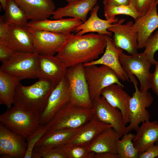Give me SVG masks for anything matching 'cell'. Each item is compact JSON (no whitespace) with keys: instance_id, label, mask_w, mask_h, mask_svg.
<instances>
[{"instance_id":"6da1fadb","label":"cell","mask_w":158,"mask_h":158,"mask_svg":"<svg viewBox=\"0 0 158 158\" xmlns=\"http://www.w3.org/2000/svg\"><path fill=\"white\" fill-rule=\"evenodd\" d=\"M106 46L104 35L91 32L81 35L70 33L56 56L68 68L91 62L104 53Z\"/></svg>"},{"instance_id":"7a4b0ae2","label":"cell","mask_w":158,"mask_h":158,"mask_svg":"<svg viewBox=\"0 0 158 158\" xmlns=\"http://www.w3.org/2000/svg\"><path fill=\"white\" fill-rule=\"evenodd\" d=\"M57 84L42 79L29 86L23 85L20 82L16 89L13 106L27 111L38 113L40 116Z\"/></svg>"},{"instance_id":"3957f363","label":"cell","mask_w":158,"mask_h":158,"mask_svg":"<svg viewBox=\"0 0 158 158\" xmlns=\"http://www.w3.org/2000/svg\"><path fill=\"white\" fill-rule=\"evenodd\" d=\"M40 115L13 106L0 116V123L13 132L26 139L37 128Z\"/></svg>"},{"instance_id":"277c9868","label":"cell","mask_w":158,"mask_h":158,"mask_svg":"<svg viewBox=\"0 0 158 158\" xmlns=\"http://www.w3.org/2000/svg\"><path fill=\"white\" fill-rule=\"evenodd\" d=\"M94 116L91 109L78 106L69 102L45 125L47 131L78 128L83 126Z\"/></svg>"},{"instance_id":"5b68a950","label":"cell","mask_w":158,"mask_h":158,"mask_svg":"<svg viewBox=\"0 0 158 158\" xmlns=\"http://www.w3.org/2000/svg\"><path fill=\"white\" fill-rule=\"evenodd\" d=\"M130 82L134 85L135 91L130 101L129 107V125L126 126L125 132L127 133L139 127L141 123L150 120V114L146 108L152 104L153 99L148 90L141 91L138 87V82L135 76L128 74Z\"/></svg>"},{"instance_id":"8992f818","label":"cell","mask_w":158,"mask_h":158,"mask_svg":"<svg viewBox=\"0 0 158 158\" xmlns=\"http://www.w3.org/2000/svg\"><path fill=\"white\" fill-rule=\"evenodd\" d=\"M39 56L34 52L15 53L9 60L2 63L0 71L20 80L37 78Z\"/></svg>"},{"instance_id":"52a82bcc","label":"cell","mask_w":158,"mask_h":158,"mask_svg":"<svg viewBox=\"0 0 158 158\" xmlns=\"http://www.w3.org/2000/svg\"><path fill=\"white\" fill-rule=\"evenodd\" d=\"M65 76L67 78L70 90L69 102L82 107L92 109L91 99L85 76V66L80 63L68 68Z\"/></svg>"},{"instance_id":"ba28073f","label":"cell","mask_w":158,"mask_h":158,"mask_svg":"<svg viewBox=\"0 0 158 158\" xmlns=\"http://www.w3.org/2000/svg\"><path fill=\"white\" fill-rule=\"evenodd\" d=\"M119 60L127 75H133L138 79L141 91L150 88L152 73L150 68L152 64L143 52L128 55L122 52Z\"/></svg>"},{"instance_id":"9c48e42d","label":"cell","mask_w":158,"mask_h":158,"mask_svg":"<svg viewBox=\"0 0 158 158\" xmlns=\"http://www.w3.org/2000/svg\"><path fill=\"white\" fill-rule=\"evenodd\" d=\"M85 66V78L92 101L100 97L102 90L111 85L118 84L124 88L116 73L108 67L104 65Z\"/></svg>"},{"instance_id":"30bf717a","label":"cell","mask_w":158,"mask_h":158,"mask_svg":"<svg viewBox=\"0 0 158 158\" xmlns=\"http://www.w3.org/2000/svg\"><path fill=\"white\" fill-rule=\"evenodd\" d=\"M94 116L101 121L111 125L121 138L125 134L126 126L121 111L110 104L102 96L92 101Z\"/></svg>"},{"instance_id":"8fae6325","label":"cell","mask_w":158,"mask_h":158,"mask_svg":"<svg viewBox=\"0 0 158 158\" xmlns=\"http://www.w3.org/2000/svg\"><path fill=\"white\" fill-rule=\"evenodd\" d=\"M70 96L69 83L65 76L51 92L45 109L40 116V124L46 125L49 123L56 113L69 102Z\"/></svg>"},{"instance_id":"7c38bea8","label":"cell","mask_w":158,"mask_h":158,"mask_svg":"<svg viewBox=\"0 0 158 158\" xmlns=\"http://www.w3.org/2000/svg\"><path fill=\"white\" fill-rule=\"evenodd\" d=\"M125 19L122 18L114 25L108 29L114 33L113 42L116 47L124 50L130 54L138 53V35L133 29V23L131 21L123 24Z\"/></svg>"},{"instance_id":"4fadbf2b","label":"cell","mask_w":158,"mask_h":158,"mask_svg":"<svg viewBox=\"0 0 158 158\" xmlns=\"http://www.w3.org/2000/svg\"><path fill=\"white\" fill-rule=\"evenodd\" d=\"M28 27L32 37L34 52L39 55L54 56L64 43L67 35Z\"/></svg>"},{"instance_id":"5bb4252c","label":"cell","mask_w":158,"mask_h":158,"mask_svg":"<svg viewBox=\"0 0 158 158\" xmlns=\"http://www.w3.org/2000/svg\"><path fill=\"white\" fill-rule=\"evenodd\" d=\"M26 139L0 123V154L24 158L27 148Z\"/></svg>"},{"instance_id":"9a60e30c","label":"cell","mask_w":158,"mask_h":158,"mask_svg":"<svg viewBox=\"0 0 158 158\" xmlns=\"http://www.w3.org/2000/svg\"><path fill=\"white\" fill-rule=\"evenodd\" d=\"M104 36L106 46L102 56L91 62L83 64L84 66H106L114 71L120 80L123 81H129L128 75L123 69L119 60V56L123 50L116 47L114 45L111 37L106 35Z\"/></svg>"},{"instance_id":"2e32d148","label":"cell","mask_w":158,"mask_h":158,"mask_svg":"<svg viewBox=\"0 0 158 158\" xmlns=\"http://www.w3.org/2000/svg\"><path fill=\"white\" fill-rule=\"evenodd\" d=\"M67 68L56 56L39 55L37 78L57 84L65 77Z\"/></svg>"},{"instance_id":"e0dca14e","label":"cell","mask_w":158,"mask_h":158,"mask_svg":"<svg viewBox=\"0 0 158 158\" xmlns=\"http://www.w3.org/2000/svg\"><path fill=\"white\" fill-rule=\"evenodd\" d=\"M157 4H155L147 13L135 20L133 28L137 33L138 49L145 48L148 38L158 28Z\"/></svg>"},{"instance_id":"ac0fdd59","label":"cell","mask_w":158,"mask_h":158,"mask_svg":"<svg viewBox=\"0 0 158 158\" xmlns=\"http://www.w3.org/2000/svg\"><path fill=\"white\" fill-rule=\"evenodd\" d=\"M83 23L80 20L73 18L54 20L47 19L38 21L30 20L28 22L27 26L35 30L47 31L66 35L75 32L77 27Z\"/></svg>"},{"instance_id":"d6986e66","label":"cell","mask_w":158,"mask_h":158,"mask_svg":"<svg viewBox=\"0 0 158 158\" xmlns=\"http://www.w3.org/2000/svg\"><path fill=\"white\" fill-rule=\"evenodd\" d=\"M100 7L96 5L90 11V16L85 22L78 26L75 32L76 35H81L88 32H97L102 35L112 36V32L108 29L114 25L119 20L116 17L109 19L103 20L99 18L97 15Z\"/></svg>"},{"instance_id":"ffe728a7","label":"cell","mask_w":158,"mask_h":158,"mask_svg":"<svg viewBox=\"0 0 158 158\" xmlns=\"http://www.w3.org/2000/svg\"><path fill=\"white\" fill-rule=\"evenodd\" d=\"M24 11L29 19L38 21L48 19L56 7L52 0H13Z\"/></svg>"},{"instance_id":"44dd1931","label":"cell","mask_w":158,"mask_h":158,"mask_svg":"<svg viewBox=\"0 0 158 158\" xmlns=\"http://www.w3.org/2000/svg\"><path fill=\"white\" fill-rule=\"evenodd\" d=\"M5 41L15 53L34 52L32 37L28 26L10 24Z\"/></svg>"},{"instance_id":"7402d4cb","label":"cell","mask_w":158,"mask_h":158,"mask_svg":"<svg viewBox=\"0 0 158 158\" xmlns=\"http://www.w3.org/2000/svg\"><path fill=\"white\" fill-rule=\"evenodd\" d=\"M123 88L118 84H112L102 89L100 95L111 106L121 111L124 123L126 125L129 122V107L131 97Z\"/></svg>"},{"instance_id":"603a6c76","label":"cell","mask_w":158,"mask_h":158,"mask_svg":"<svg viewBox=\"0 0 158 158\" xmlns=\"http://www.w3.org/2000/svg\"><path fill=\"white\" fill-rule=\"evenodd\" d=\"M98 0H80L68 3L66 6L56 9L52 15L53 19L66 17L75 18L83 22L87 20V16L97 3Z\"/></svg>"},{"instance_id":"cb8c5ba5","label":"cell","mask_w":158,"mask_h":158,"mask_svg":"<svg viewBox=\"0 0 158 158\" xmlns=\"http://www.w3.org/2000/svg\"><path fill=\"white\" fill-rule=\"evenodd\" d=\"M110 127L112 126L101 121L94 116L82 126L68 143L88 147L98 135Z\"/></svg>"},{"instance_id":"d4e9b609","label":"cell","mask_w":158,"mask_h":158,"mask_svg":"<svg viewBox=\"0 0 158 158\" xmlns=\"http://www.w3.org/2000/svg\"><path fill=\"white\" fill-rule=\"evenodd\" d=\"M135 130L133 142L138 154L144 152L149 145L158 142V122L147 120Z\"/></svg>"},{"instance_id":"484cf974","label":"cell","mask_w":158,"mask_h":158,"mask_svg":"<svg viewBox=\"0 0 158 158\" xmlns=\"http://www.w3.org/2000/svg\"><path fill=\"white\" fill-rule=\"evenodd\" d=\"M121 137L112 127L108 128L98 135L88 146L90 152H109L117 154V143Z\"/></svg>"},{"instance_id":"4316f807","label":"cell","mask_w":158,"mask_h":158,"mask_svg":"<svg viewBox=\"0 0 158 158\" xmlns=\"http://www.w3.org/2000/svg\"><path fill=\"white\" fill-rule=\"evenodd\" d=\"M82 127L47 131L35 147L51 148L63 146L69 142Z\"/></svg>"},{"instance_id":"83f0119b","label":"cell","mask_w":158,"mask_h":158,"mask_svg":"<svg viewBox=\"0 0 158 158\" xmlns=\"http://www.w3.org/2000/svg\"><path fill=\"white\" fill-rule=\"evenodd\" d=\"M20 80L0 71V104L5 105L8 109L13 105L16 89Z\"/></svg>"},{"instance_id":"f1b7e54d","label":"cell","mask_w":158,"mask_h":158,"mask_svg":"<svg viewBox=\"0 0 158 158\" xmlns=\"http://www.w3.org/2000/svg\"><path fill=\"white\" fill-rule=\"evenodd\" d=\"M4 15L10 24L28 26L29 19L24 11L13 0H7Z\"/></svg>"},{"instance_id":"f546056e","label":"cell","mask_w":158,"mask_h":158,"mask_svg":"<svg viewBox=\"0 0 158 158\" xmlns=\"http://www.w3.org/2000/svg\"><path fill=\"white\" fill-rule=\"evenodd\" d=\"M135 134L130 133L125 134L117 143L119 158H138V153L133 142Z\"/></svg>"},{"instance_id":"4dcf8cb0","label":"cell","mask_w":158,"mask_h":158,"mask_svg":"<svg viewBox=\"0 0 158 158\" xmlns=\"http://www.w3.org/2000/svg\"><path fill=\"white\" fill-rule=\"evenodd\" d=\"M104 14L106 18L109 19L118 15H125L132 17L135 20L141 16L130 4L116 6H104Z\"/></svg>"},{"instance_id":"1f68e13d","label":"cell","mask_w":158,"mask_h":158,"mask_svg":"<svg viewBox=\"0 0 158 158\" xmlns=\"http://www.w3.org/2000/svg\"><path fill=\"white\" fill-rule=\"evenodd\" d=\"M66 158H93L95 153L90 152L87 147L71 143L63 146Z\"/></svg>"},{"instance_id":"d6a6232c","label":"cell","mask_w":158,"mask_h":158,"mask_svg":"<svg viewBox=\"0 0 158 158\" xmlns=\"http://www.w3.org/2000/svg\"><path fill=\"white\" fill-rule=\"evenodd\" d=\"M47 130L45 125L40 124L37 130L26 138L27 148L24 158H31L35 147Z\"/></svg>"},{"instance_id":"836d02e7","label":"cell","mask_w":158,"mask_h":158,"mask_svg":"<svg viewBox=\"0 0 158 158\" xmlns=\"http://www.w3.org/2000/svg\"><path fill=\"white\" fill-rule=\"evenodd\" d=\"M145 48L143 53L152 64L154 65L157 61L154 59V54L158 50V30L149 37Z\"/></svg>"},{"instance_id":"e575fe53","label":"cell","mask_w":158,"mask_h":158,"mask_svg":"<svg viewBox=\"0 0 158 158\" xmlns=\"http://www.w3.org/2000/svg\"><path fill=\"white\" fill-rule=\"evenodd\" d=\"M33 151L39 153L43 158H66L63 146L51 148L35 147Z\"/></svg>"},{"instance_id":"d590c367","label":"cell","mask_w":158,"mask_h":158,"mask_svg":"<svg viewBox=\"0 0 158 158\" xmlns=\"http://www.w3.org/2000/svg\"><path fill=\"white\" fill-rule=\"evenodd\" d=\"M155 3L156 0H129V4L141 15L147 13Z\"/></svg>"},{"instance_id":"8d00e7d4","label":"cell","mask_w":158,"mask_h":158,"mask_svg":"<svg viewBox=\"0 0 158 158\" xmlns=\"http://www.w3.org/2000/svg\"><path fill=\"white\" fill-rule=\"evenodd\" d=\"M15 53L5 41H0V61L2 63L9 60Z\"/></svg>"},{"instance_id":"74e56055","label":"cell","mask_w":158,"mask_h":158,"mask_svg":"<svg viewBox=\"0 0 158 158\" xmlns=\"http://www.w3.org/2000/svg\"><path fill=\"white\" fill-rule=\"evenodd\" d=\"M158 157V145L153 144L148 146L143 152L139 154L138 158H154Z\"/></svg>"},{"instance_id":"f35d334b","label":"cell","mask_w":158,"mask_h":158,"mask_svg":"<svg viewBox=\"0 0 158 158\" xmlns=\"http://www.w3.org/2000/svg\"><path fill=\"white\" fill-rule=\"evenodd\" d=\"M10 24L4 15L0 16V41H5L8 33Z\"/></svg>"},{"instance_id":"ab89813d","label":"cell","mask_w":158,"mask_h":158,"mask_svg":"<svg viewBox=\"0 0 158 158\" xmlns=\"http://www.w3.org/2000/svg\"><path fill=\"white\" fill-rule=\"evenodd\" d=\"M154 65L155 69L152 74L150 88L156 94L158 98V61H156Z\"/></svg>"},{"instance_id":"60d3db41","label":"cell","mask_w":158,"mask_h":158,"mask_svg":"<svg viewBox=\"0 0 158 158\" xmlns=\"http://www.w3.org/2000/svg\"><path fill=\"white\" fill-rule=\"evenodd\" d=\"M103 3L107 6L126 5L129 4V0H103Z\"/></svg>"},{"instance_id":"b9f144b4","label":"cell","mask_w":158,"mask_h":158,"mask_svg":"<svg viewBox=\"0 0 158 158\" xmlns=\"http://www.w3.org/2000/svg\"><path fill=\"white\" fill-rule=\"evenodd\" d=\"M93 158H119L118 154L109 152L95 153Z\"/></svg>"},{"instance_id":"7bdbcfd3","label":"cell","mask_w":158,"mask_h":158,"mask_svg":"<svg viewBox=\"0 0 158 158\" xmlns=\"http://www.w3.org/2000/svg\"><path fill=\"white\" fill-rule=\"evenodd\" d=\"M7 0H0L1 6L5 11L6 9Z\"/></svg>"},{"instance_id":"ee69618b","label":"cell","mask_w":158,"mask_h":158,"mask_svg":"<svg viewBox=\"0 0 158 158\" xmlns=\"http://www.w3.org/2000/svg\"><path fill=\"white\" fill-rule=\"evenodd\" d=\"M42 158L41 155L38 152L33 151L32 154L31 158Z\"/></svg>"},{"instance_id":"f6af8a7d","label":"cell","mask_w":158,"mask_h":158,"mask_svg":"<svg viewBox=\"0 0 158 158\" xmlns=\"http://www.w3.org/2000/svg\"><path fill=\"white\" fill-rule=\"evenodd\" d=\"M64 0L67 2H68L69 3V2L76 1L80 0Z\"/></svg>"},{"instance_id":"bcb514c9","label":"cell","mask_w":158,"mask_h":158,"mask_svg":"<svg viewBox=\"0 0 158 158\" xmlns=\"http://www.w3.org/2000/svg\"><path fill=\"white\" fill-rule=\"evenodd\" d=\"M155 144H157V145H158V142H156V143H155ZM157 158H158V157Z\"/></svg>"},{"instance_id":"7dc6e473","label":"cell","mask_w":158,"mask_h":158,"mask_svg":"<svg viewBox=\"0 0 158 158\" xmlns=\"http://www.w3.org/2000/svg\"><path fill=\"white\" fill-rule=\"evenodd\" d=\"M156 2L157 4H158V0H156Z\"/></svg>"}]
</instances>
